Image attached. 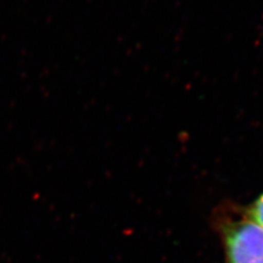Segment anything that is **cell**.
Instances as JSON below:
<instances>
[{
    "label": "cell",
    "mask_w": 263,
    "mask_h": 263,
    "mask_svg": "<svg viewBox=\"0 0 263 263\" xmlns=\"http://www.w3.org/2000/svg\"><path fill=\"white\" fill-rule=\"evenodd\" d=\"M224 241L227 263H263V227L254 221L229 225Z\"/></svg>",
    "instance_id": "6da1fadb"
},
{
    "label": "cell",
    "mask_w": 263,
    "mask_h": 263,
    "mask_svg": "<svg viewBox=\"0 0 263 263\" xmlns=\"http://www.w3.org/2000/svg\"><path fill=\"white\" fill-rule=\"evenodd\" d=\"M248 219L254 221L263 227V193L260 194L248 211Z\"/></svg>",
    "instance_id": "7a4b0ae2"
}]
</instances>
